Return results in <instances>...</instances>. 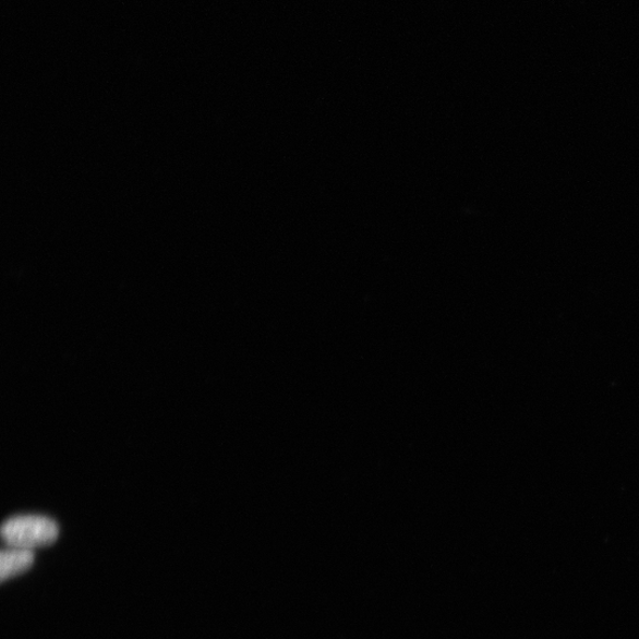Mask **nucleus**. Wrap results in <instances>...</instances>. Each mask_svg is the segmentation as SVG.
I'll return each mask as SVG.
<instances>
[{
  "mask_svg": "<svg viewBox=\"0 0 639 639\" xmlns=\"http://www.w3.org/2000/svg\"><path fill=\"white\" fill-rule=\"evenodd\" d=\"M59 533L57 521L35 514L9 518L2 526V538L8 546L32 551L53 544Z\"/></svg>",
  "mask_w": 639,
  "mask_h": 639,
  "instance_id": "f257e3e1",
  "label": "nucleus"
},
{
  "mask_svg": "<svg viewBox=\"0 0 639 639\" xmlns=\"http://www.w3.org/2000/svg\"><path fill=\"white\" fill-rule=\"evenodd\" d=\"M34 562V551L9 546L0 554V580L5 581L22 575L33 566Z\"/></svg>",
  "mask_w": 639,
  "mask_h": 639,
  "instance_id": "f03ea898",
  "label": "nucleus"
}]
</instances>
